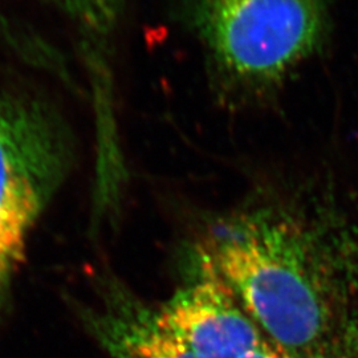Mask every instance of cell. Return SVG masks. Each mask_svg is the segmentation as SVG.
Masks as SVG:
<instances>
[{"label": "cell", "instance_id": "cell-6", "mask_svg": "<svg viewBox=\"0 0 358 358\" xmlns=\"http://www.w3.org/2000/svg\"><path fill=\"white\" fill-rule=\"evenodd\" d=\"M57 13L76 36L88 72L93 108H115L110 60L124 24L127 0H41Z\"/></svg>", "mask_w": 358, "mask_h": 358}, {"label": "cell", "instance_id": "cell-7", "mask_svg": "<svg viewBox=\"0 0 358 358\" xmlns=\"http://www.w3.org/2000/svg\"><path fill=\"white\" fill-rule=\"evenodd\" d=\"M0 45L23 63L56 76L64 66L65 56L43 35L26 23L16 22L0 10Z\"/></svg>", "mask_w": 358, "mask_h": 358}, {"label": "cell", "instance_id": "cell-3", "mask_svg": "<svg viewBox=\"0 0 358 358\" xmlns=\"http://www.w3.org/2000/svg\"><path fill=\"white\" fill-rule=\"evenodd\" d=\"M75 161L73 131L53 103L28 90L0 92V313L32 230Z\"/></svg>", "mask_w": 358, "mask_h": 358}, {"label": "cell", "instance_id": "cell-2", "mask_svg": "<svg viewBox=\"0 0 358 358\" xmlns=\"http://www.w3.org/2000/svg\"><path fill=\"white\" fill-rule=\"evenodd\" d=\"M337 0H176L210 88L230 109L273 100L325 50Z\"/></svg>", "mask_w": 358, "mask_h": 358}, {"label": "cell", "instance_id": "cell-4", "mask_svg": "<svg viewBox=\"0 0 358 358\" xmlns=\"http://www.w3.org/2000/svg\"><path fill=\"white\" fill-rule=\"evenodd\" d=\"M155 315L165 332L202 358H241L266 340L203 242L183 247L178 285Z\"/></svg>", "mask_w": 358, "mask_h": 358}, {"label": "cell", "instance_id": "cell-9", "mask_svg": "<svg viewBox=\"0 0 358 358\" xmlns=\"http://www.w3.org/2000/svg\"><path fill=\"white\" fill-rule=\"evenodd\" d=\"M241 358H289L285 353H282L280 349H278L273 344L264 340L259 345L247 352Z\"/></svg>", "mask_w": 358, "mask_h": 358}, {"label": "cell", "instance_id": "cell-5", "mask_svg": "<svg viewBox=\"0 0 358 358\" xmlns=\"http://www.w3.org/2000/svg\"><path fill=\"white\" fill-rule=\"evenodd\" d=\"M100 292V304L80 307V315L109 357L171 358L164 345L155 309L112 278H103Z\"/></svg>", "mask_w": 358, "mask_h": 358}, {"label": "cell", "instance_id": "cell-1", "mask_svg": "<svg viewBox=\"0 0 358 358\" xmlns=\"http://www.w3.org/2000/svg\"><path fill=\"white\" fill-rule=\"evenodd\" d=\"M263 334L289 358H317L336 322L332 276L313 238L271 207L220 219L203 241Z\"/></svg>", "mask_w": 358, "mask_h": 358}, {"label": "cell", "instance_id": "cell-8", "mask_svg": "<svg viewBox=\"0 0 358 358\" xmlns=\"http://www.w3.org/2000/svg\"><path fill=\"white\" fill-rule=\"evenodd\" d=\"M159 327V325H158ZM161 333H162V340H164V345L166 349L169 356L171 358H202L199 357L195 352H192L189 346L185 345L183 343H180L177 338H174L173 336H170L169 333L165 332L161 327Z\"/></svg>", "mask_w": 358, "mask_h": 358}]
</instances>
